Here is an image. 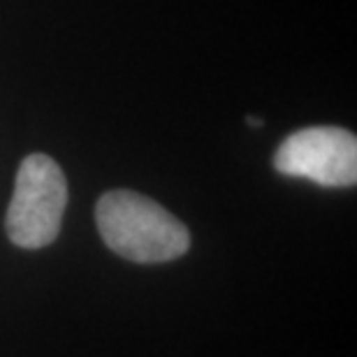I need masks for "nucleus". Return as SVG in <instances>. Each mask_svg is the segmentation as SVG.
<instances>
[{"label": "nucleus", "mask_w": 357, "mask_h": 357, "mask_svg": "<svg viewBox=\"0 0 357 357\" xmlns=\"http://www.w3.org/2000/svg\"><path fill=\"white\" fill-rule=\"evenodd\" d=\"M96 223L114 253L130 262H169L188 251L190 234L158 202L132 190H109L98 199Z\"/></svg>", "instance_id": "nucleus-1"}, {"label": "nucleus", "mask_w": 357, "mask_h": 357, "mask_svg": "<svg viewBox=\"0 0 357 357\" xmlns=\"http://www.w3.org/2000/svg\"><path fill=\"white\" fill-rule=\"evenodd\" d=\"M68 206V183L59 162L33 153L21 162L5 227L12 244L45 248L59 237Z\"/></svg>", "instance_id": "nucleus-2"}, {"label": "nucleus", "mask_w": 357, "mask_h": 357, "mask_svg": "<svg viewBox=\"0 0 357 357\" xmlns=\"http://www.w3.org/2000/svg\"><path fill=\"white\" fill-rule=\"evenodd\" d=\"M248 123H251V126H262V121L255 119V116H248Z\"/></svg>", "instance_id": "nucleus-4"}, {"label": "nucleus", "mask_w": 357, "mask_h": 357, "mask_svg": "<svg viewBox=\"0 0 357 357\" xmlns=\"http://www.w3.org/2000/svg\"><path fill=\"white\" fill-rule=\"evenodd\" d=\"M276 172L311 178L325 188H346L357 181V139L334 126L292 132L274 155Z\"/></svg>", "instance_id": "nucleus-3"}]
</instances>
